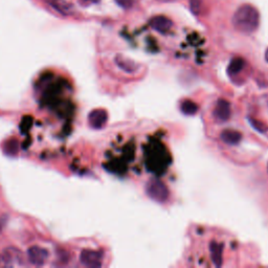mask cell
Here are the masks:
<instances>
[{
	"instance_id": "6da1fadb",
	"label": "cell",
	"mask_w": 268,
	"mask_h": 268,
	"mask_svg": "<svg viewBox=\"0 0 268 268\" xmlns=\"http://www.w3.org/2000/svg\"><path fill=\"white\" fill-rule=\"evenodd\" d=\"M260 23V14L255 6L243 4L233 16V26L243 34H253Z\"/></svg>"
},
{
	"instance_id": "7a4b0ae2",
	"label": "cell",
	"mask_w": 268,
	"mask_h": 268,
	"mask_svg": "<svg viewBox=\"0 0 268 268\" xmlns=\"http://www.w3.org/2000/svg\"><path fill=\"white\" fill-rule=\"evenodd\" d=\"M147 194L157 202H165L169 197V190L167 185L159 179H151L147 184Z\"/></svg>"
},
{
	"instance_id": "3957f363",
	"label": "cell",
	"mask_w": 268,
	"mask_h": 268,
	"mask_svg": "<svg viewBox=\"0 0 268 268\" xmlns=\"http://www.w3.org/2000/svg\"><path fill=\"white\" fill-rule=\"evenodd\" d=\"M80 261L87 267H100L103 263V253L100 250L84 249L80 255Z\"/></svg>"
},
{
	"instance_id": "277c9868",
	"label": "cell",
	"mask_w": 268,
	"mask_h": 268,
	"mask_svg": "<svg viewBox=\"0 0 268 268\" xmlns=\"http://www.w3.org/2000/svg\"><path fill=\"white\" fill-rule=\"evenodd\" d=\"M2 261L6 266L17 267L23 265V256L21 251L17 248L9 247L5 248L2 254Z\"/></svg>"
},
{
	"instance_id": "5b68a950",
	"label": "cell",
	"mask_w": 268,
	"mask_h": 268,
	"mask_svg": "<svg viewBox=\"0 0 268 268\" xmlns=\"http://www.w3.org/2000/svg\"><path fill=\"white\" fill-rule=\"evenodd\" d=\"M29 261L36 266L43 265L48 259V251L40 246H31L28 250Z\"/></svg>"
},
{
	"instance_id": "8992f818",
	"label": "cell",
	"mask_w": 268,
	"mask_h": 268,
	"mask_svg": "<svg viewBox=\"0 0 268 268\" xmlns=\"http://www.w3.org/2000/svg\"><path fill=\"white\" fill-rule=\"evenodd\" d=\"M108 120V113L104 109H95L89 113L88 121L93 129H101L106 125Z\"/></svg>"
},
{
	"instance_id": "52a82bcc",
	"label": "cell",
	"mask_w": 268,
	"mask_h": 268,
	"mask_svg": "<svg viewBox=\"0 0 268 268\" xmlns=\"http://www.w3.org/2000/svg\"><path fill=\"white\" fill-rule=\"evenodd\" d=\"M213 115H214L215 119L217 121H220V123L229 120V119L231 117L230 103L225 100H221V99L218 100Z\"/></svg>"
},
{
	"instance_id": "ba28073f",
	"label": "cell",
	"mask_w": 268,
	"mask_h": 268,
	"mask_svg": "<svg viewBox=\"0 0 268 268\" xmlns=\"http://www.w3.org/2000/svg\"><path fill=\"white\" fill-rule=\"evenodd\" d=\"M150 26L153 30H155L159 32H167L172 28L173 23L169 18L165 17V16H156L151 19Z\"/></svg>"
},
{
	"instance_id": "9c48e42d",
	"label": "cell",
	"mask_w": 268,
	"mask_h": 268,
	"mask_svg": "<svg viewBox=\"0 0 268 268\" xmlns=\"http://www.w3.org/2000/svg\"><path fill=\"white\" fill-rule=\"evenodd\" d=\"M221 140L224 144L226 145H238L241 140H242V134L238 131H236V130H232V129H226V130H223V131L221 132Z\"/></svg>"
},
{
	"instance_id": "30bf717a",
	"label": "cell",
	"mask_w": 268,
	"mask_h": 268,
	"mask_svg": "<svg viewBox=\"0 0 268 268\" xmlns=\"http://www.w3.org/2000/svg\"><path fill=\"white\" fill-rule=\"evenodd\" d=\"M116 63L119 65V67L120 69L125 70L126 72H128V74H132V72H134L136 70V65L133 61L129 60L127 58H124V57H120V56H118L116 58Z\"/></svg>"
},
{
	"instance_id": "8fae6325",
	"label": "cell",
	"mask_w": 268,
	"mask_h": 268,
	"mask_svg": "<svg viewBox=\"0 0 268 268\" xmlns=\"http://www.w3.org/2000/svg\"><path fill=\"white\" fill-rule=\"evenodd\" d=\"M221 254H222V246L218 244L217 242L210 243V255H212L213 262L216 266L221 265Z\"/></svg>"
},
{
	"instance_id": "7c38bea8",
	"label": "cell",
	"mask_w": 268,
	"mask_h": 268,
	"mask_svg": "<svg viewBox=\"0 0 268 268\" xmlns=\"http://www.w3.org/2000/svg\"><path fill=\"white\" fill-rule=\"evenodd\" d=\"M181 111L186 116H194L198 111V105L191 100H185L181 103Z\"/></svg>"
},
{
	"instance_id": "4fadbf2b",
	"label": "cell",
	"mask_w": 268,
	"mask_h": 268,
	"mask_svg": "<svg viewBox=\"0 0 268 268\" xmlns=\"http://www.w3.org/2000/svg\"><path fill=\"white\" fill-rule=\"evenodd\" d=\"M243 66H244V61H243L242 59H234L229 65L227 72H229L230 76H235L239 74V72L243 69Z\"/></svg>"
},
{
	"instance_id": "5bb4252c",
	"label": "cell",
	"mask_w": 268,
	"mask_h": 268,
	"mask_svg": "<svg viewBox=\"0 0 268 268\" xmlns=\"http://www.w3.org/2000/svg\"><path fill=\"white\" fill-rule=\"evenodd\" d=\"M249 121H250V124L253 125V127H254L255 129H257L259 132H264V129H265V128H264V125H263V124H260L258 120H255V119H249Z\"/></svg>"
},
{
	"instance_id": "9a60e30c",
	"label": "cell",
	"mask_w": 268,
	"mask_h": 268,
	"mask_svg": "<svg viewBox=\"0 0 268 268\" xmlns=\"http://www.w3.org/2000/svg\"><path fill=\"white\" fill-rule=\"evenodd\" d=\"M117 2H118L119 5L125 6V7H127V6H129V5H131V4H130V3H131V2H130V0H117Z\"/></svg>"
},
{
	"instance_id": "2e32d148",
	"label": "cell",
	"mask_w": 268,
	"mask_h": 268,
	"mask_svg": "<svg viewBox=\"0 0 268 268\" xmlns=\"http://www.w3.org/2000/svg\"><path fill=\"white\" fill-rule=\"evenodd\" d=\"M158 2H164V3H168V2H174L176 0H157Z\"/></svg>"
},
{
	"instance_id": "e0dca14e",
	"label": "cell",
	"mask_w": 268,
	"mask_h": 268,
	"mask_svg": "<svg viewBox=\"0 0 268 268\" xmlns=\"http://www.w3.org/2000/svg\"><path fill=\"white\" fill-rule=\"evenodd\" d=\"M265 59H266V61L268 62V48H267V51H266V53H265Z\"/></svg>"
},
{
	"instance_id": "ac0fdd59",
	"label": "cell",
	"mask_w": 268,
	"mask_h": 268,
	"mask_svg": "<svg viewBox=\"0 0 268 268\" xmlns=\"http://www.w3.org/2000/svg\"><path fill=\"white\" fill-rule=\"evenodd\" d=\"M89 1H92V2H96V1H99V0H89Z\"/></svg>"
},
{
	"instance_id": "d6986e66",
	"label": "cell",
	"mask_w": 268,
	"mask_h": 268,
	"mask_svg": "<svg viewBox=\"0 0 268 268\" xmlns=\"http://www.w3.org/2000/svg\"><path fill=\"white\" fill-rule=\"evenodd\" d=\"M267 171H268V165H267Z\"/></svg>"
}]
</instances>
